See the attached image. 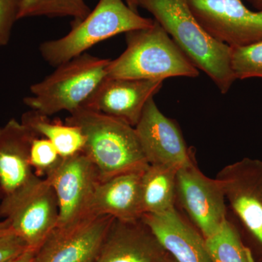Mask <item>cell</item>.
I'll list each match as a JSON object with an SVG mask.
<instances>
[{
  "label": "cell",
  "instance_id": "21",
  "mask_svg": "<svg viewBox=\"0 0 262 262\" xmlns=\"http://www.w3.org/2000/svg\"><path fill=\"white\" fill-rule=\"evenodd\" d=\"M84 0H23L18 19L30 17H71L78 23L91 13Z\"/></svg>",
  "mask_w": 262,
  "mask_h": 262
},
{
  "label": "cell",
  "instance_id": "26",
  "mask_svg": "<svg viewBox=\"0 0 262 262\" xmlns=\"http://www.w3.org/2000/svg\"><path fill=\"white\" fill-rule=\"evenodd\" d=\"M34 253H35V249L30 248L28 251L24 253L21 256H19L16 259L12 262H32L33 258H34Z\"/></svg>",
  "mask_w": 262,
  "mask_h": 262
},
{
  "label": "cell",
  "instance_id": "11",
  "mask_svg": "<svg viewBox=\"0 0 262 262\" xmlns=\"http://www.w3.org/2000/svg\"><path fill=\"white\" fill-rule=\"evenodd\" d=\"M135 129L149 165L181 168L194 160L177 122L161 113L154 98L146 103Z\"/></svg>",
  "mask_w": 262,
  "mask_h": 262
},
{
  "label": "cell",
  "instance_id": "22",
  "mask_svg": "<svg viewBox=\"0 0 262 262\" xmlns=\"http://www.w3.org/2000/svg\"><path fill=\"white\" fill-rule=\"evenodd\" d=\"M231 65L236 80L262 78V41L244 47L232 48Z\"/></svg>",
  "mask_w": 262,
  "mask_h": 262
},
{
  "label": "cell",
  "instance_id": "4",
  "mask_svg": "<svg viewBox=\"0 0 262 262\" xmlns=\"http://www.w3.org/2000/svg\"><path fill=\"white\" fill-rule=\"evenodd\" d=\"M155 19L144 18L131 10L123 0H99L96 8L68 34L46 41L39 53L48 64L57 67L85 53L95 45L114 36L149 28Z\"/></svg>",
  "mask_w": 262,
  "mask_h": 262
},
{
  "label": "cell",
  "instance_id": "16",
  "mask_svg": "<svg viewBox=\"0 0 262 262\" xmlns=\"http://www.w3.org/2000/svg\"><path fill=\"white\" fill-rule=\"evenodd\" d=\"M141 220L177 262H211L206 239L177 208L158 214H144Z\"/></svg>",
  "mask_w": 262,
  "mask_h": 262
},
{
  "label": "cell",
  "instance_id": "28",
  "mask_svg": "<svg viewBox=\"0 0 262 262\" xmlns=\"http://www.w3.org/2000/svg\"><path fill=\"white\" fill-rule=\"evenodd\" d=\"M125 3L127 5V6L130 8L131 10L138 13V8H139V5H138L137 0H125Z\"/></svg>",
  "mask_w": 262,
  "mask_h": 262
},
{
  "label": "cell",
  "instance_id": "1",
  "mask_svg": "<svg viewBox=\"0 0 262 262\" xmlns=\"http://www.w3.org/2000/svg\"><path fill=\"white\" fill-rule=\"evenodd\" d=\"M179 46L193 65L225 94L236 80L231 65L232 48L216 40L201 27L188 0H137Z\"/></svg>",
  "mask_w": 262,
  "mask_h": 262
},
{
  "label": "cell",
  "instance_id": "20",
  "mask_svg": "<svg viewBox=\"0 0 262 262\" xmlns=\"http://www.w3.org/2000/svg\"><path fill=\"white\" fill-rule=\"evenodd\" d=\"M206 245L211 262H255L251 251L228 220L216 233L206 239Z\"/></svg>",
  "mask_w": 262,
  "mask_h": 262
},
{
  "label": "cell",
  "instance_id": "9",
  "mask_svg": "<svg viewBox=\"0 0 262 262\" xmlns=\"http://www.w3.org/2000/svg\"><path fill=\"white\" fill-rule=\"evenodd\" d=\"M198 23L230 48L262 41V10L248 9L242 0H188Z\"/></svg>",
  "mask_w": 262,
  "mask_h": 262
},
{
  "label": "cell",
  "instance_id": "6",
  "mask_svg": "<svg viewBox=\"0 0 262 262\" xmlns=\"http://www.w3.org/2000/svg\"><path fill=\"white\" fill-rule=\"evenodd\" d=\"M56 193L47 179L32 182L2 198L0 218L33 249H37L58 225Z\"/></svg>",
  "mask_w": 262,
  "mask_h": 262
},
{
  "label": "cell",
  "instance_id": "24",
  "mask_svg": "<svg viewBox=\"0 0 262 262\" xmlns=\"http://www.w3.org/2000/svg\"><path fill=\"white\" fill-rule=\"evenodd\" d=\"M22 3L23 0H0V46H6L10 42Z\"/></svg>",
  "mask_w": 262,
  "mask_h": 262
},
{
  "label": "cell",
  "instance_id": "2",
  "mask_svg": "<svg viewBox=\"0 0 262 262\" xmlns=\"http://www.w3.org/2000/svg\"><path fill=\"white\" fill-rule=\"evenodd\" d=\"M65 122L82 130V152L94 164L100 180L144 171L149 166L135 127L126 122L84 107L71 113Z\"/></svg>",
  "mask_w": 262,
  "mask_h": 262
},
{
  "label": "cell",
  "instance_id": "27",
  "mask_svg": "<svg viewBox=\"0 0 262 262\" xmlns=\"http://www.w3.org/2000/svg\"><path fill=\"white\" fill-rule=\"evenodd\" d=\"M12 230L10 227V223L7 220H3V222H0V234L7 233V232H10Z\"/></svg>",
  "mask_w": 262,
  "mask_h": 262
},
{
  "label": "cell",
  "instance_id": "25",
  "mask_svg": "<svg viewBox=\"0 0 262 262\" xmlns=\"http://www.w3.org/2000/svg\"><path fill=\"white\" fill-rule=\"evenodd\" d=\"M30 248L13 231L0 234V262L14 261Z\"/></svg>",
  "mask_w": 262,
  "mask_h": 262
},
{
  "label": "cell",
  "instance_id": "30",
  "mask_svg": "<svg viewBox=\"0 0 262 262\" xmlns=\"http://www.w3.org/2000/svg\"><path fill=\"white\" fill-rule=\"evenodd\" d=\"M259 262H262V258L261 260H260Z\"/></svg>",
  "mask_w": 262,
  "mask_h": 262
},
{
  "label": "cell",
  "instance_id": "23",
  "mask_svg": "<svg viewBox=\"0 0 262 262\" xmlns=\"http://www.w3.org/2000/svg\"><path fill=\"white\" fill-rule=\"evenodd\" d=\"M62 158L56 146L46 138L38 137L33 141L31 147L30 161L33 170L37 177L48 175Z\"/></svg>",
  "mask_w": 262,
  "mask_h": 262
},
{
  "label": "cell",
  "instance_id": "29",
  "mask_svg": "<svg viewBox=\"0 0 262 262\" xmlns=\"http://www.w3.org/2000/svg\"><path fill=\"white\" fill-rule=\"evenodd\" d=\"M250 1L253 2V3H255L258 7L262 8V0H250Z\"/></svg>",
  "mask_w": 262,
  "mask_h": 262
},
{
  "label": "cell",
  "instance_id": "15",
  "mask_svg": "<svg viewBox=\"0 0 262 262\" xmlns=\"http://www.w3.org/2000/svg\"><path fill=\"white\" fill-rule=\"evenodd\" d=\"M37 134L11 119L0 127V199L37 178L30 161Z\"/></svg>",
  "mask_w": 262,
  "mask_h": 262
},
{
  "label": "cell",
  "instance_id": "14",
  "mask_svg": "<svg viewBox=\"0 0 262 262\" xmlns=\"http://www.w3.org/2000/svg\"><path fill=\"white\" fill-rule=\"evenodd\" d=\"M96 262L177 261L142 221L115 220L103 239Z\"/></svg>",
  "mask_w": 262,
  "mask_h": 262
},
{
  "label": "cell",
  "instance_id": "10",
  "mask_svg": "<svg viewBox=\"0 0 262 262\" xmlns=\"http://www.w3.org/2000/svg\"><path fill=\"white\" fill-rule=\"evenodd\" d=\"M115 219L91 215L72 225L57 227L35 250L32 262H96Z\"/></svg>",
  "mask_w": 262,
  "mask_h": 262
},
{
  "label": "cell",
  "instance_id": "19",
  "mask_svg": "<svg viewBox=\"0 0 262 262\" xmlns=\"http://www.w3.org/2000/svg\"><path fill=\"white\" fill-rule=\"evenodd\" d=\"M21 122L38 136L51 141L61 158L72 156L83 151L84 135L76 125L63 123L59 120H50L49 117L34 110L24 114Z\"/></svg>",
  "mask_w": 262,
  "mask_h": 262
},
{
  "label": "cell",
  "instance_id": "13",
  "mask_svg": "<svg viewBox=\"0 0 262 262\" xmlns=\"http://www.w3.org/2000/svg\"><path fill=\"white\" fill-rule=\"evenodd\" d=\"M163 82L106 77L82 107L115 117L135 127L146 103L160 92Z\"/></svg>",
  "mask_w": 262,
  "mask_h": 262
},
{
  "label": "cell",
  "instance_id": "8",
  "mask_svg": "<svg viewBox=\"0 0 262 262\" xmlns=\"http://www.w3.org/2000/svg\"><path fill=\"white\" fill-rule=\"evenodd\" d=\"M177 201L205 239L216 233L227 220L222 182L202 173L194 160L179 168Z\"/></svg>",
  "mask_w": 262,
  "mask_h": 262
},
{
  "label": "cell",
  "instance_id": "18",
  "mask_svg": "<svg viewBox=\"0 0 262 262\" xmlns=\"http://www.w3.org/2000/svg\"><path fill=\"white\" fill-rule=\"evenodd\" d=\"M179 168L173 165H149L144 170L141 182L143 215L158 214L175 208Z\"/></svg>",
  "mask_w": 262,
  "mask_h": 262
},
{
  "label": "cell",
  "instance_id": "5",
  "mask_svg": "<svg viewBox=\"0 0 262 262\" xmlns=\"http://www.w3.org/2000/svg\"><path fill=\"white\" fill-rule=\"evenodd\" d=\"M110 61L86 53L76 57L32 84V95L24 98V102L31 110L47 117L63 111L72 113L84 106L107 77Z\"/></svg>",
  "mask_w": 262,
  "mask_h": 262
},
{
  "label": "cell",
  "instance_id": "12",
  "mask_svg": "<svg viewBox=\"0 0 262 262\" xmlns=\"http://www.w3.org/2000/svg\"><path fill=\"white\" fill-rule=\"evenodd\" d=\"M216 179L232 209L262 244V161L245 158L222 168Z\"/></svg>",
  "mask_w": 262,
  "mask_h": 262
},
{
  "label": "cell",
  "instance_id": "7",
  "mask_svg": "<svg viewBox=\"0 0 262 262\" xmlns=\"http://www.w3.org/2000/svg\"><path fill=\"white\" fill-rule=\"evenodd\" d=\"M58 200V227L77 223L91 214V205L101 182L97 169L83 152L62 158L46 176Z\"/></svg>",
  "mask_w": 262,
  "mask_h": 262
},
{
  "label": "cell",
  "instance_id": "3",
  "mask_svg": "<svg viewBox=\"0 0 262 262\" xmlns=\"http://www.w3.org/2000/svg\"><path fill=\"white\" fill-rule=\"evenodd\" d=\"M126 49L107 67L111 78L165 80L198 77L200 71L155 20L149 28L125 33Z\"/></svg>",
  "mask_w": 262,
  "mask_h": 262
},
{
  "label": "cell",
  "instance_id": "17",
  "mask_svg": "<svg viewBox=\"0 0 262 262\" xmlns=\"http://www.w3.org/2000/svg\"><path fill=\"white\" fill-rule=\"evenodd\" d=\"M130 172L101 181L96 187L91 214L106 215L122 222H136L142 216L141 175Z\"/></svg>",
  "mask_w": 262,
  "mask_h": 262
}]
</instances>
